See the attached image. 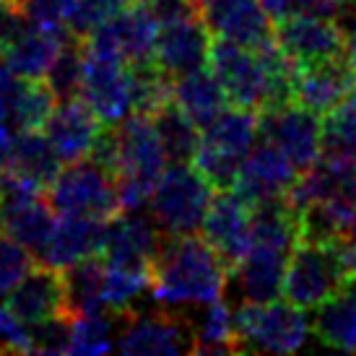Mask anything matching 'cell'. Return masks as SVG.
<instances>
[{"label":"cell","instance_id":"30bf717a","mask_svg":"<svg viewBox=\"0 0 356 356\" xmlns=\"http://www.w3.org/2000/svg\"><path fill=\"white\" fill-rule=\"evenodd\" d=\"M260 138L273 143L305 172L323 156V122L320 115L294 102L260 112Z\"/></svg>","mask_w":356,"mask_h":356},{"label":"cell","instance_id":"4316f807","mask_svg":"<svg viewBox=\"0 0 356 356\" xmlns=\"http://www.w3.org/2000/svg\"><path fill=\"white\" fill-rule=\"evenodd\" d=\"M312 330L325 346L356 351V284L343 286L336 297L317 307Z\"/></svg>","mask_w":356,"mask_h":356},{"label":"cell","instance_id":"cb8c5ba5","mask_svg":"<svg viewBox=\"0 0 356 356\" xmlns=\"http://www.w3.org/2000/svg\"><path fill=\"white\" fill-rule=\"evenodd\" d=\"M172 94H175V102L179 104V109L200 130L206 128L208 122H213L227 109L229 102L227 91L221 86V81L216 79V73L206 68L177 76L172 83Z\"/></svg>","mask_w":356,"mask_h":356},{"label":"cell","instance_id":"ac0fdd59","mask_svg":"<svg viewBox=\"0 0 356 356\" xmlns=\"http://www.w3.org/2000/svg\"><path fill=\"white\" fill-rule=\"evenodd\" d=\"M164 232L156 227L154 216L140 211H120L109 218L107 239L102 257L115 266H149L161 248Z\"/></svg>","mask_w":356,"mask_h":356},{"label":"cell","instance_id":"484cf974","mask_svg":"<svg viewBox=\"0 0 356 356\" xmlns=\"http://www.w3.org/2000/svg\"><path fill=\"white\" fill-rule=\"evenodd\" d=\"M65 276V309L68 317L91 315L102 309H112L104 297V257H86L76 266L63 270Z\"/></svg>","mask_w":356,"mask_h":356},{"label":"cell","instance_id":"f546056e","mask_svg":"<svg viewBox=\"0 0 356 356\" xmlns=\"http://www.w3.org/2000/svg\"><path fill=\"white\" fill-rule=\"evenodd\" d=\"M58 97L44 79H21L19 97L13 102L10 125L16 130H44Z\"/></svg>","mask_w":356,"mask_h":356},{"label":"cell","instance_id":"52a82bcc","mask_svg":"<svg viewBox=\"0 0 356 356\" xmlns=\"http://www.w3.org/2000/svg\"><path fill=\"white\" fill-rule=\"evenodd\" d=\"M159 19L149 3H130L128 8L118 13L112 21L102 24L89 37H83V44L89 52L120 58L125 63H143L154 60L159 42Z\"/></svg>","mask_w":356,"mask_h":356},{"label":"cell","instance_id":"60d3db41","mask_svg":"<svg viewBox=\"0 0 356 356\" xmlns=\"http://www.w3.org/2000/svg\"><path fill=\"white\" fill-rule=\"evenodd\" d=\"M21 79L24 76H16L8 65H0V120H6V122H10V112H13V102L19 97Z\"/></svg>","mask_w":356,"mask_h":356},{"label":"cell","instance_id":"7c38bea8","mask_svg":"<svg viewBox=\"0 0 356 356\" xmlns=\"http://www.w3.org/2000/svg\"><path fill=\"white\" fill-rule=\"evenodd\" d=\"M81 97L104 125H118L133 115V70L130 63L86 50V76Z\"/></svg>","mask_w":356,"mask_h":356},{"label":"cell","instance_id":"7402d4cb","mask_svg":"<svg viewBox=\"0 0 356 356\" xmlns=\"http://www.w3.org/2000/svg\"><path fill=\"white\" fill-rule=\"evenodd\" d=\"M107 224L109 218L97 216H60L55 224L52 239L47 250H44V263L52 268L76 266L86 257H97L104 250V239H107Z\"/></svg>","mask_w":356,"mask_h":356},{"label":"cell","instance_id":"f6af8a7d","mask_svg":"<svg viewBox=\"0 0 356 356\" xmlns=\"http://www.w3.org/2000/svg\"><path fill=\"white\" fill-rule=\"evenodd\" d=\"M0 354H6V351H3V346H0Z\"/></svg>","mask_w":356,"mask_h":356},{"label":"cell","instance_id":"d6a6232c","mask_svg":"<svg viewBox=\"0 0 356 356\" xmlns=\"http://www.w3.org/2000/svg\"><path fill=\"white\" fill-rule=\"evenodd\" d=\"M323 151H336L356 159V91L325 115Z\"/></svg>","mask_w":356,"mask_h":356},{"label":"cell","instance_id":"83f0119b","mask_svg":"<svg viewBox=\"0 0 356 356\" xmlns=\"http://www.w3.org/2000/svg\"><path fill=\"white\" fill-rule=\"evenodd\" d=\"M195 351L193 354H239L234 312L224 299L203 305L198 320H193Z\"/></svg>","mask_w":356,"mask_h":356},{"label":"cell","instance_id":"f35d334b","mask_svg":"<svg viewBox=\"0 0 356 356\" xmlns=\"http://www.w3.org/2000/svg\"><path fill=\"white\" fill-rule=\"evenodd\" d=\"M323 245H327V250H330L343 284L346 286L348 284H356V234L354 237L330 239V242H323Z\"/></svg>","mask_w":356,"mask_h":356},{"label":"cell","instance_id":"836d02e7","mask_svg":"<svg viewBox=\"0 0 356 356\" xmlns=\"http://www.w3.org/2000/svg\"><path fill=\"white\" fill-rule=\"evenodd\" d=\"M133 0H73L68 13V29L76 37H89L102 24L112 21L128 8Z\"/></svg>","mask_w":356,"mask_h":356},{"label":"cell","instance_id":"bcb514c9","mask_svg":"<svg viewBox=\"0 0 356 356\" xmlns=\"http://www.w3.org/2000/svg\"><path fill=\"white\" fill-rule=\"evenodd\" d=\"M0 55H3V44H0Z\"/></svg>","mask_w":356,"mask_h":356},{"label":"cell","instance_id":"9c48e42d","mask_svg":"<svg viewBox=\"0 0 356 356\" xmlns=\"http://www.w3.org/2000/svg\"><path fill=\"white\" fill-rule=\"evenodd\" d=\"M208 65L221 81V86L227 91L229 102L234 107L248 109H266L268 104V76L266 65L260 60V52L245 44H237L232 40H216L211 42V55Z\"/></svg>","mask_w":356,"mask_h":356},{"label":"cell","instance_id":"ba28073f","mask_svg":"<svg viewBox=\"0 0 356 356\" xmlns=\"http://www.w3.org/2000/svg\"><path fill=\"white\" fill-rule=\"evenodd\" d=\"M343 286L346 284L338 273L327 245L302 239L289 257L281 297L302 309H315L325 305L330 297H336Z\"/></svg>","mask_w":356,"mask_h":356},{"label":"cell","instance_id":"5bb4252c","mask_svg":"<svg viewBox=\"0 0 356 356\" xmlns=\"http://www.w3.org/2000/svg\"><path fill=\"white\" fill-rule=\"evenodd\" d=\"M356 91V70L348 58H330L317 63H299L294 76L291 102L325 118L327 112Z\"/></svg>","mask_w":356,"mask_h":356},{"label":"cell","instance_id":"1f68e13d","mask_svg":"<svg viewBox=\"0 0 356 356\" xmlns=\"http://www.w3.org/2000/svg\"><path fill=\"white\" fill-rule=\"evenodd\" d=\"M154 286L149 266H115L104 263V297L112 309H130L136 299H140Z\"/></svg>","mask_w":356,"mask_h":356},{"label":"cell","instance_id":"ab89813d","mask_svg":"<svg viewBox=\"0 0 356 356\" xmlns=\"http://www.w3.org/2000/svg\"><path fill=\"white\" fill-rule=\"evenodd\" d=\"M151 10L156 13L159 24H175V21L182 19H193V16H200L198 3L195 0H151L149 3Z\"/></svg>","mask_w":356,"mask_h":356},{"label":"cell","instance_id":"ffe728a7","mask_svg":"<svg viewBox=\"0 0 356 356\" xmlns=\"http://www.w3.org/2000/svg\"><path fill=\"white\" fill-rule=\"evenodd\" d=\"M8 307L26 325H34V323L55 315H68L63 270L47 266V263L44 266H34L8 291Z\"/></svg>","mask_w":356,"mask_h":356},{"label":"cell","instance_id":"8fae6325","mask_svg":"<svg viewBox=\"0 0 356 356\" xmlns=\"http://www.w3.org/2000/svg\"><path fill=\"white\" fill-rule=\"evenodd\" d=\"M200 229H203L208 245L216 250L224 266L229 268V276L255 245L252 206L245 198H239L234 190H218V195H213L211 206H208Z\"/></svg>","mask_w":356,"mask_h":356},{"label":"cell","instance_id":"ee69618b","mask_svg":"<svg viewBox=\"0 0 356 356\" xmlns=\"http://www.w3.org/2000/svg\"><path fill=\"white\" fill-rule=\"evenodd\" d=\"M136 3H151V0H136Z\"/></svg>","mask_w":356,"mask_h":356},{"label":"cell","instance_id":"44dd1931","mask_svg":"<svg viewBox=\"0 0 356 356\" xmlns=\"http://www.w3.org/2000/svg\"><path fill=\"white\" fill-rule=\"evenodd\" d=\"M291 252L294 250L255 242L248 257L229 276L234 278L239 297L245 302H276L284 289V273Z\"/></svg>","mask_w":356,"mask_h":356},{"label":"cell","instance_id":"74e56055","mask_svg":"<svg viewBox=\"0 0 356 356\" xmlns=\"http://www.w3.org/2000/svg\"><path fill=\"white\" fill-rule=\"evenodd\" d=\"M0 346L6 354H31L29 325L8 305H0Z\"/></svg>","mask_w":356,"mask_h":356},{"label":"cell","instance_id":"9a60e30c","mask_svg":"<svg viewBox=\"0 0 356 356\" xmlns=\"http://www.w3.org/2000/svg\"><path fill=\"white\" fill-rule=\"evenodd\" d=\"M276 42L297 63L343 58L346 55V29L327 16H286L276 21Z\"/></svg>","mask_w":356,"mask_h":356},{"label":"cell","instance_id":"277c9868","mask_svg":"<svg viewBox=\"0 0 356 356\" xmlns=\"http://www.w3.org/2000/svg\"><path fill=\"white\" fill-rule=\"evenodd\" d=\"M239 354L270 351L291 354L312 336V323L305 309L291 302H242L234 312Z\"/></svg>","mask_w":356,"mask_h":356},{"label":"cell","instance_id":"5b68a950","mask_svg":"<svg viewBox=\"0 0 356 356\" xmlns=\"http://www.w3.org/2000/svg\"><path fill=\"white\" fill-rule=\"evenodd\" d=\"M47 200L60 216L112 218L120 213L118 179L94 159L70 161L47 185Z\"/></svg>","mask_w":356,"mask_h":356},{"label":"cell","instance_id":"4dcf8cb0","mask_svg":"<svg viewBox=\"0 0 356 356\" xmlns=\"http://www.w3.org/2000/svg\"><path fill=\"white\" fill-rule=\"evenodd\" d=\"M83 76H86V44H83L81 37L73 34L65 42V47L60 50L58 58H55L52 68L44 76V81L50 83V89L58 97V102H63V99L81 97Z\"/></svg>","mask_w":356,"mask_h":356},{"label":"cell","instance_id":"6da1fadb","mask_svg":"<svg viewBox=\"0 0 356 356\" xmlns=\"http://www.w3.org/2000/svg\"><path fill=\"white\" fill-rule=\"evenodd\" d=\"M154 286L151 294L161 305H208L224 297L229 284V268L206 237L161 239L156 257L151 260Z\"/></svg>","mask_w":356,"mask_h":356},{"label":"cell","instance_id":"7dc6e473","mask_svg":"<svg viewBox=\"0 0 356 356\" xmlns=\"http://www.w3.org/2000/svg\"><path fill=\"white\" fill-rule=\"evenodd\" d=\"M0 3H3V0H0Z\"/></svg>","mask_w":356,"mask_h":356},{"label":"cell","instance_id":"4fadbf2b","mask_svg":"<svg viewBox=\"0 0 356 356\" xmlns=\"http://www.w3.org/2000/svg\"><path fill=\"white\" fill-rule=\"evenodd\" d=\"M200 19L213 37L232 40L245 47H263L276 40L273 16L263 0H195Z\"/></svg>","mask_w":356,"mask_h":356},{"label":"cell","instance_id":"7a4b0ae2","mask_svg":"<svg viewBox=\"0 0 356 356\" xmlns=\"http://www.w3.org/2000/svg\"><path fill=\"white\" fill-rule=\"evenodd\" d=\"M260 138V112L248 107L224 109L200 130L193 164L216 190H234L239 169Z\"/></svg>","mask_w":356,"mask_h":356},{"label":"cell","instance_id":"d4e9b609","mask_svg":"<svg viewBox=\"0 0 356 356\" xmlns=\"http://www.w3.org/2000/svg\"><path fill=\"white\" fill-rule=\"evenodd\" d=\"M6 169L16 172V175L31 179V182H37V185L47 190V185L58 177L60 156L52 149L47 133H42V130H19Z\"/></svg>","mask_w":356,"mask_h":356},{"label":"cell","instance_id":"3957f363","mask_svg":"<svg viewBox=\"0 0 356 356\" xmlns=\"http://www.w3.org/2000/svg\"><path fill=\"white\" fill-rule=\"evenodd\" d=\"M213 185L188 161L172 164L159 177L151 195V216L167 237L195 234L203 227L208 206L213 200Z\"/></svg>","mask_w":356,"mask_h":356},{"label":"cell","instance_id":"2e32d148","mask_svg":"<svg viewBox=\"0 0 356 356\" xmlns=\"http://www.w3.org/2000/svg\"><path fill=\"white\" fill-rule=\"evenodd\" d=\"M297 177L299 169L291 164V159L273 143L263 140L245 159L234 193L248 200L250 206H257L263 200L284 198L289 188L297 182Z\"/></svg>","mask_w":356,"mask_h":356},{"label":"cell","instance_id":"8992f818","mask_svg":"<svg viewBox=\"0 0 356 356\" xmlns=\"http://www.w3.org/2000/svg\"><path fill=\"white\" fill-rule=\"evenodd\" d=\"M115 348L130 356L193 354L195 351L193 320L172 309H154V312H140L136 307L122 309Z\"/></svg>","mask_w":356,"mask_h":356},{"label":"cell","instance_id":"e575fe53","mask_svg":"<svg viewBox=\"0 0 356 356\" xmlns=\"http://www.w3.org/2000/svg\"><path fill=\"white\" fill-rule=\"evenodd\" d=\"M31 351L40 354H68L73 341V320L68 315H55L29 325Z\"/></svg>","mask_w":356,"mask_h":356},{"label":"cell","instance_id":"b9f144b4","mask_svg":"<svg viewBox=\"0 0 356 356\" xmlns=\"http://www.w3.org/2000/svg\"><path fill=\"white\" fill-rule=\"evenodd\" d=\"M346 58H348V63L354 65V70H356V29L348 34V42H346Z\"/></svg>","mask_w":356,"mask_h":356},{"label":"cell","instance_id":"603a6c76","mask_svg":"<svg viewBox=\"0 0 356 356\" xmlns=\"http://www.w3.org/2000/svg\"><path fill=\"white\" fill-rule=\"evenodd\" d=\"M70 37V29H50L29 21L26 29H21L8 44H3L6 65L24 79H44Z\"/></svg>","mask_w":356,"mask_h":356},{"label":"cell","instance_id":"8d00e7d4","mask_svg":"<svg viewBox=\"0 0 356 356\" xmlns=\"http://www.w3.org/2000/svg\"><path fill=\"white\" fill-rule=\"evenodd\" d=\"M273 19L286 16H327L336 19L343 13V0H263Z\"/></svg>","mask_w":356,"mask_h":356},{"label":"cell","instance_id":"e0dca14e","mask_svg":"<svg viewBox=\"0 0 356 356\" xmlns=\"http://www.w3.org/2000/svg\"><path fill=\"white\" fill-rule=\"evenodd\" d=\"M104 122L97 118V112L89 107L83 97L63 99L52 109L50 120L44 125V133L50 138L52 149L60 156V161H81L89 159L97 140H99Z\"/></svg>","mask_w":356,"mask_h":356},{"label":"cell","instance_id":"d590c367","mask_svg":"<svg viewBox=\"0 0 356 356\" xmlns=\"http://www.w3.org/2000/svg\"><path fill=\"white\" fill-rule=\"evenodd\" d=\"M31 268H34V252H29L21 242L3 232L0 234V294H8Z\"/></svg>","mask_w":356,"mask_h":356},{"label":"cell","instance_id":"f1b7e54d","mask_svg":"<svg viewBox=\"0 0 356 356\" xmlns=\"http://www.w3.org/2000/svg\"><path fill=\"white\" fill-rule=\"evenodd\" d=\"M151 120H154L159 140H161V146H164L167 159L172 164L195 159V151L200 146V128L179 109L177 102L172 99L167 107L159 109Z\"/></svg>","mask_w":356,"mask_h":356},{"label":"cell","instance_id":"d6986e66","mask_svg":"<svg viewBox=\"0 0 356 356\" xmlns=\"http://www.w3.org/2000/svg\"><path fill=\"white\" fill-rule=\"evenodd\" d=\"M211 29L200 16L164 24L159 31L154 63L172 79L206 68L211 55Z\"/></svg>","mask_w":356,"mask_h":356},{"label":"cell","instance_id":"7bdbcfd3","mask_svg":"<svg viewBox=\"0 0 356 356\" xmlns=\"http://www.w3.org/2000/svg\"><path fill=\"white\" fill-rule=\"evenodd\" d=\"M0 234H3V206H0Z\"/></svg>","mask_w":356,"mask_h":356}]
</instances>
